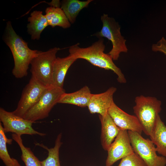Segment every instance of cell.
<instances>
[{
    "instance_id": "obj_20",
    "label": "cell",
    "mask_w": 166,
    "mask_h": 166,
    "mask_svg": "<svg viewBox=\"0 0 166 166\" xmlns=\"http://www.w3.org/2000/svg\"><path fill=\"white\" fill-rule=\"evenodd\" d=\"M61 133L57 135L54 147L51 148H48L42 144L35 143V145L46 150L48 152L46 158L41 161L42 166H61L59 158V151L62 144L61 140Z\"/></svg>"
},
{
    "instance_id": "obj_6",
    "label": "cell",
    "mask_w": 166,
    "mask_h": 166,
    "mask_svg": "<svg viewBox=\"0 0 166 166\" xmlns=\"http://www.w3.org/2000/svg\"><path fill=\"white\" fill-rule=\"evenodd\" d=\"M128 132L134 152L147 166H166V158L157 155L155 146L151 139L144 138L136 132L130 130Z\"/></svg>"
},
{
    "instance_id": "obj_16",
    "label": "cell",
    "mask_w": 166,
    "mask_h": 166,
    "mask_svg": "<svg viewBox=\"0 0 166 166\" xmlns=\"http://www.w3.org/2000/svg\"><path fill=\"white\" fill-rule=\"evenodd\" d=\"M29 23L27 24L28 33L33 40H39L41 34L49 24L45 15L41 11L34 10L32 12L28 18Z\"/></svg>"
},
{
    "instance_id": "obj_11",
    "label": "cell",
    "mask_w": 166,
    "mask_h": 166,
    "mask_svg": "<svg viewBox=\"0 0 166 166\" xmlns=\"http://www.w3.org/2000/svg\"><path fill=\"white\" fill-rule=\"evenodd\" d=\"M108 113L120 129L130 130L141 134L142 128L136 117L127 113L114 102L109 109Z\"/></svg>"
},
{
    "instance_id": "obj_9",
    "label": "cell",
    "mask_w": 166,
    "mask_h": 166,
    "mask_svg": "<svg viewBox=\"0 0 166 166\" xmlns=\"http://www.w3.org/2000/svg\"><path fill=\"white\" fill-rule=\"evenodd\" d=\"M46 88L31 77L24 88L17 107L13 113L22 117L38 101Z\"/></svg>"
},
{
    "instance_id": "obj_24",
    "label": "cell",
    "mask_w": 166,
    "mask_h": 166,
    "mask_svg": "<svg viewBox=\"0 0 166 166\" xmlns=\"http://www.w3.org/2000/svg\"><path fill=\"white\" fill-rule=\"evenodd\" d=\"M152 49L154 52H160L166 56V40L164 37L159 41L156 44H153Z\"/></svg>"
},
{
    "instance_id": "obj_1",
    "label": "cell",
    "mask_w": 166,
    "mask_h": 166,
    "mask_svg": "<svg viewBox=\"0 0 166 166\" xmlns=\"http://www.w3.org/2000/svg\"><path fill=\"white\" fill-rule=\"evenodd\" d=\"M3 38L13 57V75L17 78L26 76L29 66L33 58L38 54V50L29 48L27 43L15 32L10 21L6 22Z\"/></svg>"
},
{
    "instance_id": "obj_3",
    "label": "cell",
    "mask_w": 166,
    "mask_h": 166,
    "mask_svg": "<svg viewBox=\"0 0 166 166\" xmlns=\"http://www.w3.org/2000/svg\"><path fill=\"white\" fill-rule=\"evenodd\" d=\"M135 102L134 113L142 126L143 132L151 139L161 110V102L155 97L141 95L135 97Z\"/></svg>"
},
{
    "instance_id": "obj_15",
    "label": "cell",
    "mask_w": 166,
    "mask_h": 166,
    "mask_svg": "<svg viewBox=\"0 0 166 166\" xmlns=\"http://www.w3.org/2000/svg\"><path fill=\"white\" fill-rule=\"evenodd\" d=\"M92 95L89 87L85 85L75 92L65 93L58 103L72 104L81 107H87Z\"/></svg>"
},
{
    "instance_id": "obj_14",
    "label": "cell",
    "mask_w": 166,
    "mask_h": 166,
    "mask_svg": "<svg viewBox=\"0 0 166 166\" xmlns=\"http://www.w3.org/2000/svg\"><path fill=\"white\" fill-rule=\"evenodd\" d=\"M77 59L74 56L70 54L65 57H57L53 67L52 86L63 88L64 79L67 72L70 67Z\"/></svg>"
},
{
    "instance_id": "obj_13",
    "label": "cell",
    "mask_w": 166,
    "mask_h": 166,
    "mask_svg": "<svg viewBox=\"0 0 166 166\" xmlns=\"http://www.w3.org/2000/svg\"><path fill=\"white\" fill-rule=\"evenodd\" d=\"M99 117L101 126V145L103 149L107 151L121 129L115 124L108 113L105 116L99 115Z\"/></svg>"
},
{
    "instance_id": "obj_23",
    "label": "cell",
    "mask_w": 166,
    "mask_h": 166,
    "mask_svg": "<svg viewBox=\"0 0 166 166\" xmlns=\"http://www.w3.org/2000/svg\"><path fill=\"white\" fill-rule=\"evenodd\" d=\"M118 166H147L142 159L134 152L122 158Z\"/></svg>"
},
{
    "instance_id": "obj_18",
    "label": "cell",
    "mask_w": 166,
    "mask_h": 166,
    "mask_svg": "<svg viewBox=\"0 0 166 166\" xmlns=\"http://www.w3.org/2000/svg\"><path fill=\"white\" fill-rule=\"evenodd\" d=\"M151 140L155 144L157 152L166 157V126L159 116Z\"/></svg>"
},
{
    "instance_id": "obj_17",
    "label": "cell",
    "mask_w": 166,
    "mask_h": 166,
    "mask_svg": "<svg viewBox=\"0 0 166 166\" xmlns=\"http://www.w3.org/2000/svg\"><path fill=\"white\" fill-rule=\"evenodd\" d=\"M92 0L80 1L78 0H64L61 2V8L71 24L74 23L79 12L88 6Z\"/></svg>"
},
{
    "instance_id": "obj_7",
    "label": "cell",
    "mask_w": 166,
    "mask_h": 166,
    "mask_svg": "<svg viewBox=\"0 0 166 166\" xmlns=\"http://www.w3.org/2000/svg\"><path fill=\"white\" fill-rule=\"evenodd\" d=\"M65 93L63 88L53 86L47 88L38 101L22 117L34 122L46 118Z\"/></svg>"
},
{
    "instance_id": "obj_10",
    "label": "cell",
    "mask_w": 166,
    "mask_h": 166,
    "mask_svg": "<svg viewBox=\"0 0 166 166\" xmlns=\"http://www.w3.org/2000/svg\"><path fill=\"white\" fill-rule=\"evenodd\" d=\"M107 151L105 166H112L118 160L134 152L127 130H120Z\"/></svg>"
},
{
    "instance_id": "obj_25",
    "label": "cell",
    "mask_w": 166,
    "mask_h": 166,
    "mask_svg": "<svg viewBox=\"0 0 166 166\" xmlns=\"http://www.w3.org/2000/svg\"><path fill=\"white\" fill-rule=\"evenodd\" d=\"M15 166H21V165L19 164L18 160L16 159H15Z\"/></svg>"
},
{
    "instance_id": "obj_5",
    "label": "cell",
    "mask_w": 166,
    "mask_h": 166,
    "mask_svg": "<svg viewBox=\"0 0 166 166\" xmlns=\"http://www.w3.org/2000/svg\"><path fill=\"white\" fill-rule=\"evenodd\" d=\"M101 20L102 23V29L94 35L99 38H106L111 42L112 48L108 53L113 60H117L121 53H127L128 51L126 40L121 35L120 25L113 18L104 14L101 17Z\"/></svg>"
},
{
    "instance_id": "obj_22",
    "label": "cell",
    "mask_w": 166,
    "mask_h": 166,
    "mask_svg": "<svg viewBox=\"0 0 166 166\" xmlns=\"http://www.w3.org/2000/svg\"><path fill=\"white\" fill-rule=\"evenodd\" d=\"M2 124L0 123V158L6 166H15V159L11 158L6 146L12 144V139L8 138L5 135Z\"/></svg>"
},
{
    "instance_id": "obj_19",
    "label": "cell",
    "mask_w": 166,
    "mask_h": 166,
    "mask_svg": "<svg viewBox=\"0 0 166 166\" xmlns=\"http://www.w3.org/2000/svg\"><path fill=\"white\" fill-rule=\"evenodd\" d=\"M45 13L49 25L52 27L59 26L67 29L70 27L71 23L60 7H48L45 10Z\"/></svg>"
},
{
    "instance_id": "obj_21",
    "label": "cell",
    "mask_w": 166,
    "mask_h": 166,
    "mask_svg": "<svg viewBox=\"0 0 166 166\" xmlns=\"http://www.w3.org/2000/svg\"><path fill=\"white\" fill-rule=\"evenodd\" d=\"M21 135L13 133L12 138L19 146L21 152V158L26 166H42L41 161L35 156L30 148L23 144Z\"/></svg>"
},
{
    "instance_id": "obj_4",
    "label": "cell",
    "mask_w": 166,
    "mask_h": 166,
    "mask_svg": "<svg viewBox=\"0 0 166 166\" xmlns=\"http://www.w3.org/2000/svg\"><path fill=\"white\" fill-rule=\"evenodd\" d=\"M60 49L54 47L45 52L38 51L30 63L31 77L46 88L52 86L53 65L56 54Z\"/></svg>"
},
{
    "instance_id": "obj_12",
    "label": "cell",
    "mask_w": 166,
    "mask_h": 166,
    "mask_svg": "<svg viewBox=\"0 0 166 166\" xmlns=\"http://www.w3.org/2000/svg\"><path fill=\"white\" fill-rule=\"evenodd\" d=\"M116 90V88L112 87L103 93L92 94L87 106L90 113L102 116L106 115L114 102L113 96Z\"/></svg>"
},
{
    "instance_id": "obj_8",
    "label": "cell",
    "mask_w": 166,
    "mask_h": 166,
    "mask_svg": "<svg viewBox=\"0 0 166 166\" xmlns=\"http://www.w3.org/2000/svg\"><path fill=\"white\" fill-rule=\"evenodd\" d=\"M0 121L2 122L5 132H11L17 135H38L41 136L45 135L44 133L35 130L32 127L34 122L18 116L13 112L7 111L2 108H0Z\"/></svg>"
},
{
    "instance_id": "obj_2",
    "label": "cell",
    "mask_w": 166,
    "mask_h": 166,
    "mask_svg": "<svg viewBox=\"0 0 166 166\" xmlns=\"http://www.w3.org/2000/svg\"><path fill=\"white\" fill-rule=\"evenodd\" d=\"M103 38L87 47L81 48L77 43L69 47V54L77 59H85L93 65L106 70L113 71L117 76V81L121 83H125L126 79L121 69L113 62L112 57L104 51L105 46Z\"/></svg>"
}]
</instances>
